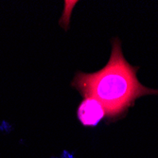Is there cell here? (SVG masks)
Wrapping results in <instances>:
<instances>
[{"label":"cell","mask_w":158,"mask_h":158,"mask_svg":"<svg viewBox=\"0 0 158 158\" xmlns=\"http://www.w3.org/2000/svg\"><path fill=\"white\" fill-rule=\"evenodd\" d=\"M137 70L138 67L125 60L120 41L114 39L107 64L94 73L77 72L71 84L83 98L98 99L103 105L106 117L114 119L133 106L138 98L158 95V90L150 89L138 81Z\"/></svg>","instance_id":"cell-1"},{"label":"cell","mask_w":158,"mask_h":158,"mask_svg":"<svg viewBox=\"0 0 158 158\" xmlns=\"http://www.w3.org/2000/svg\"><path fill=\"white\" fill-rule=\"evenodd\" d=\"M77 116L83 126L94 127L106 117V112L98 99L85 97L78 107Z\"/></svg>","instance_id":"cell-2"}]
</instances>
